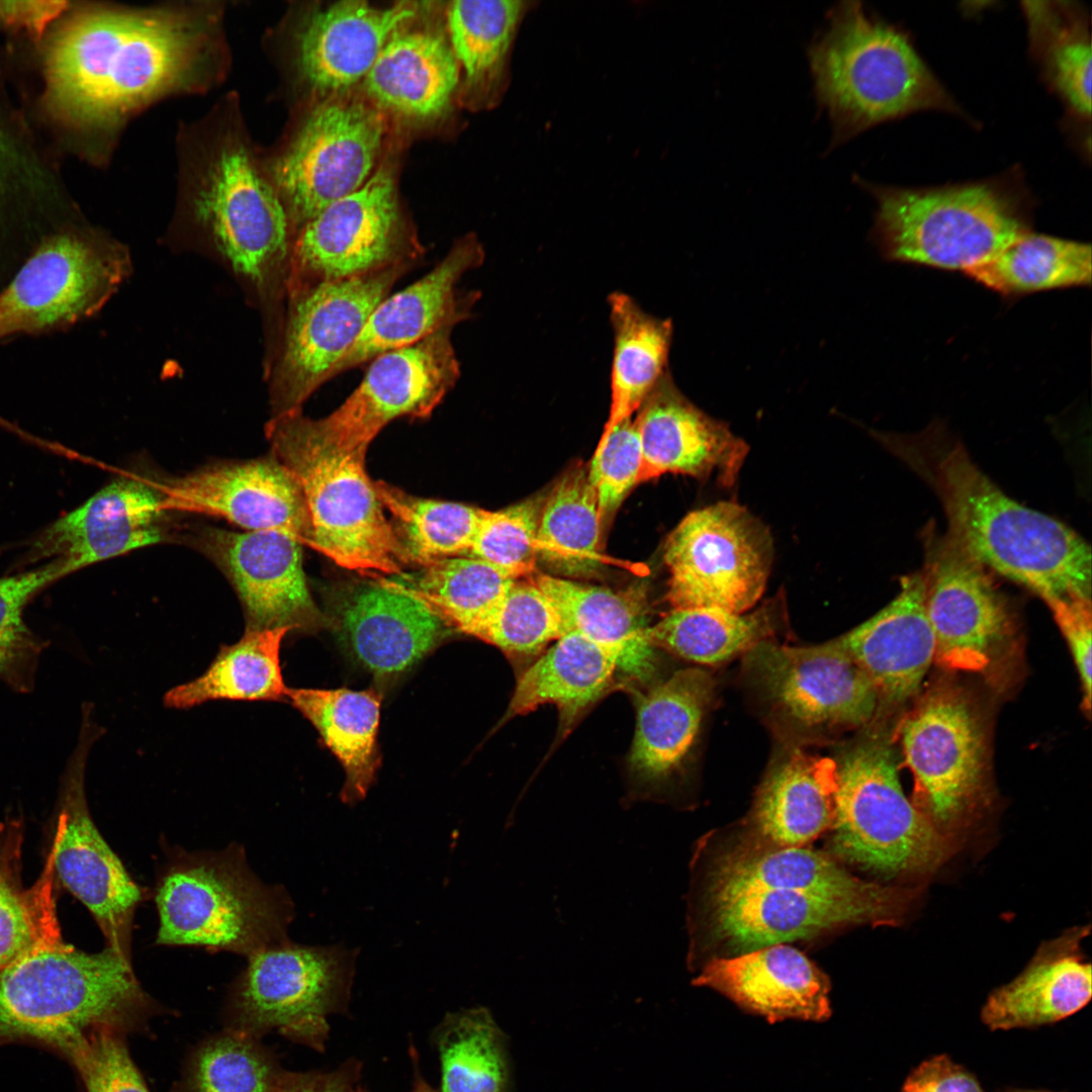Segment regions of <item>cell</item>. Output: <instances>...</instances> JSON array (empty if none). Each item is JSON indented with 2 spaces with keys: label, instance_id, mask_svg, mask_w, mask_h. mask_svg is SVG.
Here are the masks:
<instances>
[{
  "label": "cell",
  "instance_id": "cell-1",
  "mask_svg": "<svg viewBox=\"0 0 1092 1092\" xmlns=\"http://www.w3.org/2000/svg\"><path fill=\"white\" fill-rule=\"evenodd\" d=\"M879 438L931 487L946 515L947 533L984 566L1045 603L1091 600L1089 544L1064 523L1002 491L942 422Z\"/></svg>",
  "mask_w": 1092,
  "mask_h": 1092
},
{
  "label": "cell",
  "instance_id": "cell-2",
  "mask_svg": "<svg viewBox=\"0 0 1092 1092\" xmlns=\"http://www.w3.org/2000/svg\"><path fill=\"white\" fill-rule=\"evenodd\" d=\"M201 32L162 12H94L52 41L46 73L50 100L86 121L113 119L193 73Z\"/></svg>",
  "mask_w": 1092,
  "mask_h": 1092
},
{
  "label": "cell",
  "instance_id": "cell-3",
  "mask_svg": "<svg viewBox=\"0 0 1092 1092\" xmlns=\"http://www.w3.org/2000/svg\"><path fill=\"white\" fill-rule=\"evenodd\" d=\"M151 1006L130 961L108 946L85 952L61 935L0 970V1039L65 1054L93 1031L136 1026Z\"/></svg>",
  "mask_w": 1092,
  "mask_h": 1092
},
{
  "label": "cell",
  "instance_id": "cell-4",
  "mask_svg": "<svg viewBox=\"0 0 1092 1092\" xmlns=\"http://www.w3.org/2000/svg\"><path fill=\"white\" fill-rule=\"evenodd\" d=\"M266 437L271 455L302 490L312 531L310 548L341 567L375 578L401 574L408 564L366 472V454L325 443L301 411L273 417Z\"/></svg>",
  "mask_w": 1092,
  "mask_h": 1092
},
{
  "label": "cell",
  "instance_id": "cell-5",
  "mask_svg": "<svg viewBox=\"0 0 1092 1092\" xmlns=\"http://www.w3.org/2000/svg\"><path fill=\"white\" fill-rule=\"evenodd\" d=\"M817 95L841 136L922 109L957 105L907 35L844 2L810 53Z\"/></svg>",
  "mask_w": 1092,
  "mask_h": 1092
},
{
  "label": "cell",
  "instance_id": "cell-6",
  "mask_svg": "<svg viewBox=\"0 0 1092 1092\" xmlns=\"http://www.w3.org/2000/svg\"><path fill=\"white\" fill-rule=\"evenodd\" d=\"M828 831L830 855L884 879L929 876L957 848L906 797L893 748L882 737L859 741L837 763Z\"/></svg>",
  "mask_w": 1092,
  "mask_h": 1092
},
{
  "label": "cell",
  "instance_id": "cell-7",
  "mask_svg": "<svg viewBox=\"0 0 1092 1092\" xmlns=\"http://www.w3.org/2000/svg\"><path fill=\"white\" fill-rule=\"evenodd\" d=\"M873 192L875 238L890 261L965 273L1031 232L1027 204L987 182Z\"/></svg>",
  "mask_w": 1092,
  "mask_h": 1092
},
{
  "label": "cell",
  "instance_id": "cell-8",
  "mask_svg": "<svg viewBox=\"0 0 1092 1092\" xmlns=\"http://www.w3.org/2000/svg\"><path fill=\"white\" fill-rule=\"evenodd\" d=\"M156 903L157 943L248 957L289 940L294 914L283 888L260 882L236 848L177 856L161 877Z\"/></svg>",
  "mask_w": 1092,
  "mask_h": 1092
},
{
  "label": "cell",
  "instance_id": "cell-9",
  "mask_svg": "<svg viewBox=\"0 0 1092 1092\" xmlns=\"http://www.w3.org/2000/svg\"><path fill=\"white\" fill-rule=\"evenodd\" d=\"M915 897L908 888L882 899L831 898L787 889L693 888L689 962L712 946L720 953L715 958L733 957L852 925H898Z\"/></svg>",
  "mask_w": 1092,
  "mask_h": 1092
},
{
  "label": "cell",
  "instance_id": "cell-10",
  "mask_svg": "<svg viewBox=\"0 0 1092 1092\" xmlns=\"http://www.w3.org/2000/svg\"><path fill=\"white\" fill-rule=\"evenodd\" d=\"M899 735L914 780L913 804L957 843L988 802L986 735L979 714L959 691L936 688L905 717Z\"/></svg>",
  "mask_w": 1092,
  "mask_h": 1092
},
{
  "label": "cell",
  "instance_id": "cell-11",
  "mask_svg": "<svg viewBox=\"0 0 1092 1092\" xmlns=\"http://www.w3.org/2000/svg\"><path fill=\"white\" fill-rule=\"evenodd\" d=\"M663 559L672 609L743 614L764 592L772 542L745 508L722 502L687 515L668 536Z\"/></svg>",
  "mask_w": 1092,
  "mask_h": 1092
},
{
  "label": "cell",
  "instance_id": "cell-12",
  "mask_svg": "<svg viewBox=\"0 0 1092 1092\" xmlns=\"http://www.w3.org/2000/svg\"><path fill=\"white\" fill-rule=\"evenodd\" d=\"M423 252L404 225L391 172L378 170L301 226L291 243L289 299L321 284L414 264Z\"/></svg>",
  "mask_w": 1092,
  "mask_h": 1092
},
{
  "label": "cell",
  "instance_id": "cell-13",
  "mask_svg": "<svg viewBox=\"0 0 1092 1092\" xmlns=\"http://www.w3.org/2000/svg\"><path fill=\"white\" fill-rule=\"evenodd\" d=\"M358 951L342 945L308 946L287 940L249 956L232 1000L238 1030L249 1035L277 1029L322 1045L327 1015L349 995Z\"/></svg>",
  "mask_w": 1092,
  "mask_h": 1092
},
{
  "label": "cell",
  "instance_id": "cell-14",
  "mask_svg": "<svg viewBox=\"0 0 1092 1092\" xmlns=\"http://www.w3.org/2000/svg\"><path fill=\"white\" fill-rule=\"evenodd\" d=\"M100 735L91 705H83L78 741L60 780L49 854L56 878L93 915L106 946L130 961L132 921L142 890L96 827L85 794L87 759Z\"/></svg>",
  "mask_w": 1092,
  "mask_h": 1092
},
{
  "label": "cell",
  "instance_id": "cell-15",
  "mask_svg": "<svg viewBox=\"0 0 1092 1092\" xmlns=\"http://www.w3.org/2000/svg\"><path fill=\"white\" fill-rule=\"evenodd\" d=\"M401 263L317 285L289 299V313L274 369L273 417L301 411L361 334L377 304L412 267Z\"/></svg>",
  "mask_w": 1092,
  "mask_h": 1092
},
{
  "label": "cell",
  "instance_id": "cell-16",
  "mask_svg": "<svg viewBox=\"0 0 1092 1092\" xmlns=\"http://www.w3.org/2000/svg\"><path fill=\"white\" fill-rule=\"evenodd\" d=\"M925 610L935 638L934 661L960 671L986 672L1002 656L1013 619L988 568L947 532H924Z\"/></svg>",
  "mask_w": 1092,
  "mask_h": 1092
},
{
  "label": "cell",
  "instance_id": "cell-17",
  "mask_svg": "<svg viewBox=\"0 0 1092 1092\" xmlns=\"http://www.w3.org/2000/svg\"><path fill=\"white\" fill-rule=\"evenodd\" d=\"M128 267L123 251L76 234L44 241L0 293V341L38 334L96 312Z\"/></svg>",
  "mask_w": 1092,
  "mask_h": 1092
},
{
  "label": "cell",
  "instance_id": "cell-18",
  "mask_svg": "<svg viewBox=\"0 0 1092 1092\" xmlns=\"http://www.w3.org/2000/svg\"><path fill=\"white\" fill-rule=\"evenodd\" d=\"M452 328L372 361L354 391L333 413L312 420L322 440L347 453H365L390 422L428 418L460 377Z\"/></svg>",
  "mask_w": 1092,
  "mask_h": 1092
},
{
  "label": "cell",
  "instance_id": "cell-19",
  "mask_svg": "<svg viewBox=\"0 0 1092 1092\" xmlns=\"http://www.w3.org/2000/svg\"><path fill=\"white\" fill-rule=\"evenodd\" d=\"M384 131L380 110L356 99L329 100L310 112L274 169L297 222L303 225L368 181Z\"/></svg>",
  "mask_w": 1092,
  "mask_h": 1092
},
{
  "label": "cell",
  "instance_id": "cell-20",
  "mask_svg": "<svg viewBox=\"0 0 1092 1092\" xmlns=\"http://www.w3.org/2000/svg\"><path fill=\"white\" fill-rule=\"evenodd\" d=\"M188 541L233 585L249 631H308L321 622L302 568L301 544L277 531L232 532L203 527Z\"/></svg>",
  "mask_w": 1092,
  "mask_h": 1092
},
{
  "label": "cell",
  "instance_id": "cell-21",
  "mask_svg": "<svg viewBox=\"0 0 1092 1092\" xmlns=\"http://www.w3.org/2000/svg\"><path fill=\"white\" fill-rule=\"evenodd\" d=\"M746 654L770 700L801 725L853 728L875 714L878 693L840 639L808 647L764 640Z\"/></svg>",
  "mask_w": 1092,
  "mask_h": 1092
},
{
  "label": "cell",
  "instance_id": "cell-22",
  "mask_svg": "<svg viewBox=\"0 0 1092 1092\" xmlns=\"http://www.w3.org/2000/svg\"><path fill=\"white\" fill-rule=\"evenodd\" d=\"M160 486L167 512L216 516L248 531L285 533L310 547L312 531L302 490L272 455L211 463Z\"/></svg>",
  "mask_w": 1092,
  "mask_h": 1092
},
{
  "label": "cell",
  "instance_id": "cell-23",
  "mask_svg": "<svg viewBox=\"0 0 1092 1092\" xmlns=\"http://www.w3.org/2000/svg\"><path fill=\"white\" fill-rule=\"evenodd\" d=\"M197 205L217 248L237 272L263 283L282 266L287 271L288 213L244 149L220 156Z\"/></svg>",
  "mask_w": 1092,
  "mask_h": 1092
},
{
  "label": "cell",
  "instance_id": "cell-24",
  "mask_svg": "<svg viewBox=\"0 0 1092 1092\" xmlns=\"http://www.w3.org/2000/svg\"><path fill=\"white\" fill-rule=\"evenodd\" d=\"M166 513L159 482L119 477L47 527L29 558L62 559L72 573L169 540Z\"/></svg>",
  "mask_w": 1092,
  "mask_h": 1092
},
{
  "label": "cell",
  "instance_id": "cell-25",
  "mask_svg": "<svg viewBox=\"0 0 1092 1092\" xmlns=\"http://www.w3.org/2000/svg\"><path fill=\"white\" fill-rule=\"evenodd\" d=\"M483 260L484 250L476 237L456 242L425 276L377 304L331 378L467 318L478 296L461 292L459 282Z\"/></svg>",
  "mask_w": 1092,
  "mask_h": 1092
},
{
  "label": "cell",
  "instance_id": "cell-26",
  "mask_svg": "<svg viewBox=\"0 0 1092 1092\" xmlns=\"http://www.w3.org/2000/svg\"><path fill=\"white\" fill-rule=\"evenodd\" d=\"M638 483L665 473L715 476L732 485L748 452L745 442L690 402L667 371L639 408Z\"/></svg>",
  "mask_w": 1092,
  "mask_h": 1092
},
{
  "label": "cell",
  "instance_id": "cell-27",
  "mask_svg": "<svg viewBox=\"0 0 1092 1092\" xmlns=\"http://www.w3.org/2000/svg\"><path fill=\"white\" fill-rule=\"evenodd\" d=\"M704 862L694 861V887L711 890L787 889L842 899H882L902 887L852 875L829 853L779 846L746 833Z\"/></svg>",
  "mask_w": 1092,
  "mask_h": 1092
},
{
  "label": "cell",
  "instance_id": "cell-28",
  "mask_svg": "<svg viewBox=\"0 0 1092 1092\" xmlns=\"http://www.w3.org/2000/svg\"><path fill=\"white\" fill-rule=\"evenodd\" d=\"M729 998L742 1009L776 1023L824 1021L831 1016L828 977L787 943L711 958L693 981Z\"/></svg>",
  "mask_w": 1092,
  "mask_h": 1092
},
{
  "label": "cell",
  "instance_id": "cell-29",
  "mask_svg": "<svg viewBox=\"0 0 1092 1092\" xmlns=\"http://www.w3.org/2000/svg\"><path fill=\"white\" fill-rule=\"evenodd\" d=\"M376 579L344 600L338 621L357 659L383 677L413 666L444 638L449 626L395 578Z\"/></svg>",
  "mask_w": 1092,
  "mask_h": 1092
},
{
  "label": "cell",
  "instance_id": "cell-30",
  "mask_svg": "<svg viewBox=\"0 0 1092 1092\" xmlns=\"http://www.w3.org/2000/svg\"><path fill=\"white\" fill-rule=\"evenodd\" d=\"M414 15L403 3L377 8L364 1L313 10L296 39L302 79L321 94L347 91L364 80L390 36Z\"/></svg>",
  "mask_w": 1092,
  "mask_h": 1092
},
{
  "label": "cell",
  "instance_id": "cell-31",
  "mask_svg": "<svg viewBox=\"0 0 1092 1092\" xmlns=\"http://www.w3.org/2000/svg\"><path fill=\"white\" fill-rule=\"evenodd\" d=\"M840 640L871 679L880 701L903 704L916 696L935 657L921 572L904 576L898 595Z\"/></svg>",
  "mask_w": 1092,
  "mask_h": 1092
},
{
  "label": "cell",
  "instance_id": "cell-32",
  "mask_svg": "<svg viewBox=\"0 0 1092 1092\" xmlns=\"http://www.w3.org/2000/svg\"><path fill=\"white\" fill-rule=\"evenodd\" d=\"M1090 926H1075L1044 941L1023 971L995 989L981 1011L993 1030L1034 1027L1062 1020L1091 998V965L1082 950Z\"/></svg>",
  "mask_w": 1092,
  "mask_h": 1092
},
{
  "label": "cell",
  "instance_id": "cell-33",
  "mask_svg": "<svg viewBox=\"0 0 1092 1092\" xmlns=\"http://www.w3.org/2000/svg\"><path fill=\"white\" fill-rule=\"evenodd\" d=\"M459 79V63L443 35L397 29L364 78V89L378 110L430 120L449 107Z\"/></svg>",
  "mask_w": 1092,
  "mask_h": 1092
},
{
  "label": "cell",
  "instance_id": "cell-34",
  "mask_svg": "<svg viewBox=\"0 0 1092 1092\" xmlns=\"http://www.w3.org/2000/svg\"><path fill=\"white\" fill-rule=\"evenodd\" d=\"M837 762L794 751L762 782L749 834L779 846H808L828 831L834 815Z\"/></svg>",
  "mask_w": 1092,
  "mask_h": 1092
},
{
  "label": "cell",
  "instance_id": "cell-35",
  "mask_svg": "<svg viewBox=\"0 0 1092 1092\" xmlns=\"http://www.w3.org/2000/svg\"><path fill=\"white\" fill-rule=\"evenodd\" d=\"M618 668H625L621 647L563 634L520 676L503 722L553 704L566 727L601 696Z\"/></svg>",
  "mask_w": 1092,
  "mask_h": 1092
},
{
  "label": "cell",
  "instance_id": "cell-36",
  "mask_svg": "<svg viewBox=\"0 0 1092 1092\" xmlns=\"http://www.w3.org/2000/svg\"><path fill=\"white\" fill-rule=\"evenodd\" d=\"M713 692L704 670H677L640 698L630 753L634 771L649 781L668 776L693 745Z\"/></svg>",
  "mask_w": 1092,
  "mask_h": 1092
},
{
  "label": "cell",
  "instance_id": "cell-37",
  "mask_svg": "<svg viewBox=\"0 0 1092 1092\" xmlns=\"http://www.w3.org/2000/svg\"><path fill=\"white\" fill-rule=\"evenodd\" d=\"M286 698L342 763L346 774L342 801L352 804L363 800L380 764V695L372 689L288 688Z\"/></svg>",
  "mask_w": 1092,
  "mask_h": 1092
},
{
  "label": "cell",
  "instance_id": "cell-38",
  "mask_svg": "<svg viewBox=\"0 0 1092 1092\" xmlns=\"http://www.w3.org/2000/svg\"><path fill=\"white\" fill-rule=\"evenodd\" d=\"M532 580L556 610L562 635L575 632L621 647L625 652L624 671L638 677L652 672L653 646L646 635L642 604L632 592H616L544 573Z\"/></svg>",
  "mask_w": 1092,
  "mask_h": 1092
},
{
  "label": "cell",
  "instance_id": "cell-39",
  "mask_svg": "<svg viewBox=\"0 0 1092 1092\" xmlns=\"http://www.w3.org/2000/svg\"><path fill=\"white\" fill-rule=\"evenodd\" d=\"M536 3L523 0L453 1L447 9L451 49L465 86L480 105H492L509 84L513 43Z\"/></svg>",
  "mask_w": 1092,
  "mask_h": 1092
},
{
  "label": "cell",
  "instance_id": "cell-40",
  "mask_svg": "<svg viewBox=\"0 0 1092 1092\" xmlns=\"http://www.w3.org/2000/svg\"><path fill=\"white\" fill-rule=\"evenodd\" d=\"M608 303L614 332L611 405L599 443L642 406L667 372L672 338L671 321L645 312L631 296L613 292Z\"/></svg>",
  "mask_w": 1092,
  "mask_h": 1092
},
{
  "label": "cell",
  "instance_id": "cell-41",
  "mask_svg": "<svg viewBox=\"0 0 1092 1092\" xmlns=\"http://www.w3.org/2000/svg\"><path fill=\"white\" fill-rule=\"evenodd\" d=\"M287 628L249 631L220 647L198 677L168 691L164 704L189 709L214 700L282 701L287 699L280 647Z\"/></svg>",
  "mask_w": 1092,
  "mask_h": 1092
},
{
  "label": "cell",
  "instance_id": "cell-42",
  "mask_svg": "<svg viewBox=\"0 0 1092 1092\" xmlns=\"http://www.w3.org/2000/svg\"><path fill=\"white\" fill-rule=\"evenodd\" d=\"M21 820L0 821V970L37 944L61 936L54 897L55 871L50 854L30 888L22 883Z\"/></svg>",
  "mask_w": 1092,
  "mask_h": 1092
},
{
  "label": "cell",
  "instance_id": "cell-43",
  "mask_svg": "<svg viewBox=\"0 0 1092 1092\" xmlns=\"http://www.w3.org/2000/svg\"><path fill=\"white\" fill-rule=\"evenodd\" d=\"M1091 253L1090 244L1029 232L965 274L1012 299L1034 292L1089 286Z\"/></svg>",
  "mask_w": 1092,
  "mask_h": 1092
},
{
  "label": "cell",
  "instance_id": "cell-44",
  "mask_svg": "<svg viewBox=\"0 0 1092 1092\" xmlns=\"http://www.w3.org/2000/svg\"><path fill=\"white\" fill-rule=\"evenodd\" d=\"M429 605L450 627L476 637L502 605L512 578L475 557L433 561L414 574L393 577Z\"/></svg>",
  "mask_w": 1092,
  "mask_h": 1092
},
{
  "label": "cell",
  "instance_id": "cell-45",
  "mask_svg": "<svg viewBox=\"0 0 1092 1092\" xmlns=\"http://www.w3.org/2000/svg\"><path fill=\"white\" fill-rule=\"evenodd\" d=\"M601 522L587 471H569L542 505L537 533L538 560L562 575L590 574L601 563Z\"/></svg>",
  "mask_w": 1092,
  "mask_h": 1092
},
{
  "label": "cell",
  "instance_id": "cell-46",
  "mask_svg": "<svg viewBox=\"0 0 1092 1092\" xmlns=\"http://www.w3.org/2000/svg\"><path fill=\"white\" fill-rule=\"evenodd\" d=\"M378 497L392 516L393 529L408 565L469 553L484 510L468 505L413 496L383 481Z\"/></svg>",
  "mask_w": 1092,
  "mask_h": 1092
},
{
  "label": "cell",
  "instance_id": "cell-47",
  "mask_svg": "<svg viewBox=\"0 0 1092 1092\" xmlns=\"http://www.w3.org/2000/svg\"><path fill=\"white\" fill-rule=\"evenodd\" d=\"M768 608L752 614L718 609H672L648 627L649 643L701 664L723 663L747 653L771 633Z\"/></svg>",
  "mask_w": 1092,
  "mask_h": 1092
},
{
  "label": "cell",
  "instance_id": "cell-48",
  "mask_svg": "<svg viewBox=\"0 0 1092 1092\" xmlns=\"http://www.w3.org/2000/svg\"><path fill=\"white\" fill-rule=\"evenodd\" d=\"M442 1092H506L509 1066L504 1035L490 1012L450 1013L437 1029Z\"/></svg>",
  "mask_w": 1092,
  "mask_h": 1092
},
{
  "label": "cell",
  "instance_id": "cell-49",
  "mask_svg": "<svg viewBox=\"0 0 1092 1092\" xmlns=\"http://www.w3.org/2000/svg\"><path fill=\"white\" fill-rule=\"evenodd\" d=\"M1032 47L1053 87L1079 115L1091 113V40L1080 8L1025 2Z\"/></svg>",
  "mask_w": 1092,
  "mask_h": 1092
},
{
  "label": "cell",
  "instance_id": "cell-50",
  "mask_svg": "<svg viewBox=\"0 0 1092 1092\" xmlns=\"http://www.w3.org/2000/svg\"><path fill=\"white\" fill-rule=\"evenodd\" d=\"M62 559L0 578V681L17 693H30L40 656L48 646L24 621L30 601L55 581L70 574Z\"/></svg>",
  "mask_w": 1092,
  "mask_h": 1092
},
{
  "label": "cell",
  "instance_id": "cell-51",
  "mask_svg": "<svg viewBox=\"0 0 1092 1092\" xmlns=\"http://www.w3.org/2000/svg\"><path fill=\"white\" fill-rule=\"evenodd\" d=\"M281 1074L251 1035L237 1030L196 1052L186 1088L187 1092H275Z\"/></svg>",
  "mask_w": 1092,
  "mask_h": 1092
},
{
  "label": "cell",
  "instance_id": "cell-52",
  "mask_svg": "<svg viewBox=\"0 0 1092 1092\" xmlns=\"http://www.w3.org/2000/svg\"><path fill=\"white\" fill-rule=\"evenodd\" d=\"M562 636L556 610L533 580L517 579L476 638L515 656L540 653Z\"/></svg>",
  "mask_w": 1092,
  "mask_h": 1092
},
{
  "label": "cell",
  "instance_id": "cell-53",
  "mask_svg": "<svg viewBox=\"0 0 1092 1092\" xmlns=\"http://www.w3.org/2000/svg\"><path fill=\"white\" fill-rule=\"evenodd\" d=\"M542 506L527 500L482 515L470 556L481 559L514 579L532 574L538 560L537 533Z\"/></svg>",
  "mask_w": 1092,
  "mask_h": 1092
},
{
  "label": "cell",
  "instance_id": "cell-54",
  "mask_svg": "<svg viewBox=\"0 0 1092 1092\" xmlns=\"http://www.w3.org/2000/svg\"><path fill=\"white\" fill-rule=\"evenodd\" d=\"M641 445L636 420L618 424L598 443L587 471L595 489L601 521L612 515L638 483Z\"/></svg>",
  "mask_w": 1092,
  "mask_h": 1092
},
{
  "label": "cell",
  "instance_id": "cell-55",
  "mask_svg": "<svg viewBox=\"0 0 1092 1092\" xmlns=\"http://www.w3.org/2000/svg\"><path fill=\"white\" fill-rule=\"evenodd\" d=\"M120 1034L113 1029L93 1031L64 1054L87 1092H150Z\"/></svg>",
  "mask_w": 1092,
  "mask_h": 1092
},
{
  "label": "cell",
  "instance_id": "cell-56",
  "mask_svg": "<svg viewBox=\"0 0 1092 1092\" xmlns=\"http://www.w3.org/2000/svg\"><path fill=\"white\" fill-rule=\"evenodd\" d=\"M1068 642L1082 689L1083 706H1091V600L1064 598L1046 602Z\"/></svg>",
  "mask_w": 1092,
  "mask_h": 1092
},
{
  "label": "cell",
  "instance_id": "cell-57",
  "mask_svg": "<svg viewBox=\"0 0 1092 1092\" xmlns=\"http://www.w3.org/2000/svg\"><path fill=\"white\" fill-rule=\"evenodd\" d=\"M901 1092H984L976 1078L947 1056H935L916 1067Z\"/></svg>",
  "mask_w": 1092,
  "mask_h": 1092
},
{
  "label": "cell",
  "instance_id": "cell-58",
  "mask_svg": "<svg viewBox=\"0 0 1092 1092\" xmlns=\"http://www.w3.org/2000/svg\"><path fill=\"white\" fill-rule=\"evenodd\" d=\"M65 8L64 1H0V24L39 36Z\"/></svg>",
  "mask_w": 1092,
  "mask_h": 1092
},
{
  "label": "cell",
  "instance_id": "cell-59",
  "mask_svg": "<svg viewBox=\"0 0 1092 1092\" xmlns=\"http://www.w3.org/2000/svg\"><path fill=\"white\" fill-rule=\"evenodd\" d=\"M275 1092H354L347 1072L281 1074Z\"/></svg>",
  "mask_w": 1092,
  "mask_h": 1092
},
{
  "label": "cell",
  "instance_id": "cell-60",
  "mask_svg": "<svg viewBox=\"0 0 1092 1092\" xmlns=\"http://www.w3.org/2000/svg\"><path fill=\"white\" fill-rule=\"evenodd\" d=\"M11 158V147L0 131V186L9 173Z\"/></svg>",
  "mask_w": 1092,
  "mask_h": 1092
},
{
  "label": "cell",
  "instance_id": "cell-61",
  "mask_svg": "<svg viewBox=\"0 0 1092 1092\" xmlns=\"http://www.w3.org/2000/svg\"><path fill=\"white\" fill-rule=\"evenodd\" d=\"M356 1092V1091H354ZM413 1092H436L431 1086H429L425 1080L421 1077H417L414 1084Z\"/></svg>",
  "mask_w": 1092,
  "mask_h": 1092
},
{
  "label": "cell",
  "instance_id": "cell-62",
  "mask_svg": "<svg viewBox=\"0 0 1092 1092\" xmlns=\"http://www.w3.org/2000/svg\"><path fill=\"white\" fill-rule=\"evenodd\" d=\"M1007 1092H1048V1091L1012 1089V1090H1009Z\"/></svg>",
  "mask_w": 1092,
  "mask_h": 1092
}]
</instances>
